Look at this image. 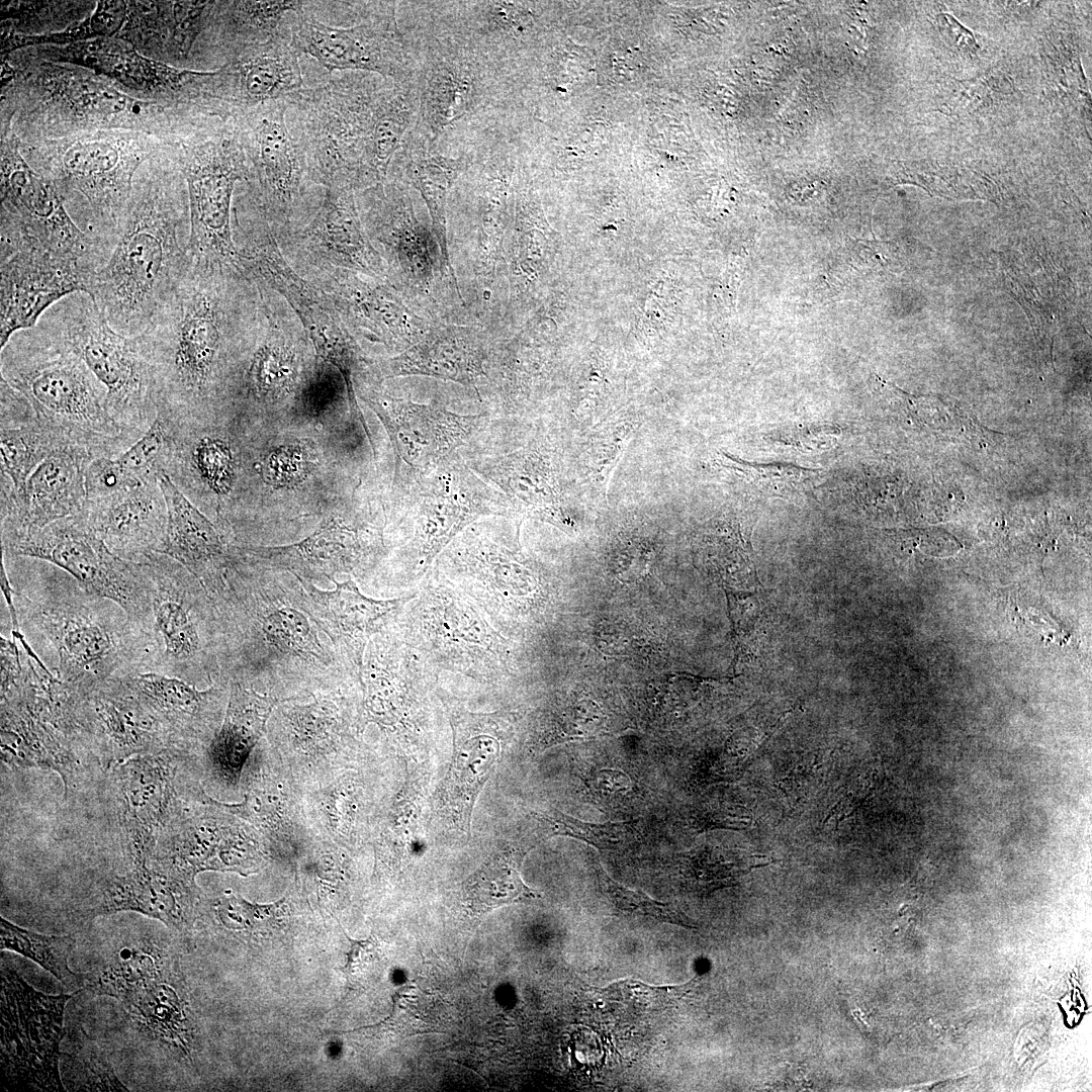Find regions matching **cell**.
Wrapping results in <instances>:
<instances>
[{"label":"cell","instance_id":"obj_30","mask_svg":"<svg viewBox=\"0 0 1092 1092\" xmlns=\"http://www.w3.org/2000/svg\"><path fill=\"white\" fill-rule=\"evenodd\" d=\"M122 677L159 722L170 747L187 752L217 731L221 690L199 691L181 678L151 671Z\"/></svg>","mask_w":1092,"mask_h":1092},{"label":"cell","instance_id":"obj_2","mask_svg":"<svg viewBox=\"0 0 1092 1092\" xmlns=\"http://www.w3.org/2000/svg\"><path fill=\"white\" fill-rule=\"evenodd\" d=\"M284 100L311 182L354 191L386 180L419 110L416 87L366 72L339 74Z\"/></svg>","mask_w":1092,"mask_h":1092},{"label":"cell","instance_id":"obj_40","mask_svg":"<svg viewBox=\"0 0 1092 1092\" xmlns=\"http://www.w3.org/2000/svg\"><path fill=\"white\" fill-rule=\"evenodd\" d=\"M525 851L500 849L492 854L463 883L467 907L475 914H485L504 905L535 900L538 893L521 876Z\"/></svg>","mask_w":1092,"mask_h":1092},{"label":"cell","instance_id":"obj_37","mask_svg":"<svg viewBox=\"0 0 1092 1092\" xmlns=\"http://www.w3.org/2000/svg\"><path fill=\"white\" fill-rule=\"evenodd\" d=\"M275 700L232 684L223 722L207 743L206 761L211 776L234 784L251 750L262 736Z\"/></svg>","mask_w":1092,"mask_h":1092},{"label":"cell","instance_id":"obj_13","mask_svg":"<svg viewBox=\"0 0 1092 1092\" xmlns=\"http://www.w3.org/2000/svg\"><path fill=\"white\" fill-rule=\"evenodd\" d=\"M234 113L251 168L255 210L279 242L306 222L324 187L309 178L287 125L285 100Z\"/></svg>","mask_w":1092,"mask_h":1092},{"label":"cell","instance_id":"obj_56","mask_svg":"<svg viewBox=\"0 0 1092 1092\" xmlns=\"http://www.w3.org/2000/svg\"><path fill=\"white\" fill-rule=\"evenodd\" d=\"M836 431L834 427L828 426L803 428L797 432L792 431L786 443L803 447V449H825L835 442Z\"/></svg>","mask_w":1092,"mask_h":1092},{"label":"cell","instance_id":"obj_22","mask_svg":"<svg viewBox=\"0 0 1092 1092\" xmlns=\"http://www.w3.org/2000/svg\"><path fill=\"white\" fill-rule=\"evenodd\" d=\"M30 58L70 63L102 75L142 98L185 105L196 103L206 72L179 69L150 60L127 41L98 37L70 44L40 47Z\"/></svg>","mask_w":1092,"mask_h":1092},{"label":"cell","instance_id":"obj_10","mask_svg":"<svg viewBox=\"0 0 1092 1092\" xmlns=\"http://www.w3.org/2000/svg\"><path fill=\"white\" fill-rule=\"evenodd\" d=\"M37 326L66 343L107 391L114 422L135 438L158 417L149 362L139 337L114 331L87 292H74L51 306Z\"/></svg>","mask_w":1092,"mask_h":1092},{"label":"cell","instance_id":"obj_23","mask_svg":"<svg viewBox=\"0 0 1092 1092\" xmlns=\"http://www.w3.org/2000/svg\"><path fill=\"white\" fill-rule=\"evenodd\" d=\"M277 243L295 269L335 267L377 276L382 272L364 236L354 190L348 187H324L306 222Z\"/></svg>","mask_w":1092,"mask_h":1092},{"label":"cell","instance_id":"obj_57","mask_svg":"<svg viewBox=\"0 0 1092 1092\" xmlns=\"http://www.w3.org/2000/svg\"><path fill=\"white\" fill-rule=\"evenodd\" d=\"M648 554L642 549H629L620 557L616 575L622 581H633L640 578L646 571Z\"/></svg>","mask_w":1092,"mask_h":1092},{"label":"cell","instance_id":"obj_26","mask_svg":"<svg viewBox=\"0 0 1092 1092\" xmlns=\"http://www.w3.org/2000/svg\"><path fill=\"white\" fill-rule=\"evenodd\" d=\"M304 87L299 55L291 44L288 28L209 72L203 100L241 112L284 100Z\"/></svg>","mask_w":1092,"mask_h":1092},{"label":"cell","instance_id":"obj_46","mask_svg":"<svg viewBox=\"0 0 1092 1092\" xmlns=\"http://www.w3.org/2000/svg\"><path fill=\"white\" fill-rule=\"evenodd\" d=\"M634 427L632 418H618L590 434L582 467L583 474L599 494L606 495L611 474L628 446Z\"/></svg>","mask_w":1092,"mask_h":1092},{"label":"cell","instance_id":"obj_6","mask_svg":"<svg viewBox=\"0 0 1092 1092\" xmlns=\"http://www.w3.org/2000/svg\"><path fill=\"white\" fill-rule=\"evenodd\" d=\"M170 155L188 196L189 259L197 264L242 269L232 221L238 182H252L237 116L221 107H182L168 138Z\"/></svg>","mask_w":1092,"mask_h":1092},{"label":"cell","instance_id":"obj_9","mask_svg":"<svg viewBox=\"0 0 1092 1092\" xmlns=\"http://www.w3.org/2000/svg\"><path fill=\"white\" fill-rule=\"evenodd\" d=\"M436 566L514 642L542 622L551 603L548 581L538 567L502 533L479 524L458 535Z\"/></svg>","mask_w":1092,"mask_h":1092},{"label":"cell","instance_id":"obj_24","mask_svg":"<svg viewBox=\"0 0 1092 1092\" xmlns=\"http://www.w3.org/2000/svg\"><path fill=\"white\" fill-rule=\"evenodd\" d=\"M361 398L385 427L393 447L396 472L418 474L444 462L479 425V416H462L429 404L371 391Z\"/></svg>","mask_w":1092,"mask_h":1092},{"label":"cell","instance_id":"obj_53","mask_svg":"<svg viewBox=\"0 0 1092 1092\" xmlns=\"http://www.w3.org/2000/svg\"><path fill=\"white\" fill-rule=\"evenodd\" d=\"M553 721L557 736L583 737L598 731L602 713L592 701L580 700L563 707Z\"/></svg>","mask_w":1092,"mask_h":1092},{"label":"cell","instance_id":"obj_17","mask_svg":"<svg viewBox=\"0 0 1092 1092\" xmlns=\"http://www.w3.org/2000/svg\"><path fill=\"white\" fill-rule=\"evenodd\" d=\"M1 1064L19 1088L65 1091L59 1072L65 1007L74 994L47 995L10 968L1 971Z\"/></svg>","mask_w":1092,"mask_h":1092},{"label":"cell","instance_id":"obj_39","mask_svg":"<svg viewBox=\"0 0 1092 1092\" xmlns=\"http://www.w3.org/2000/svg\"><path fill=\"white\" fill-rule=\"evenodd\" d=\"M433 148L411 129L394 154L388 172L397 177L402 175L422 191L434 219L440 224L446 193L457 176L470 166L472 151L449 157Z\"/></svg>","mask_w":1092,"mask_h":1092},{"label":"cell","instance_id":"obj_50","mask_svg":"<svg viewBox=\"0 0 1092 1092\" xmlns=\"http://www.w3.org/2000/svg\"><path fill=\"white\" fill-rule=\"evenodd\" d=\"M720 463L761 490L777 495L802 489L819 473L786 463H751L726 453L720 454Z\"/></svg>","mask_w":1092,"mask_h":1092},{"label":"cell","instance_id":"obj_21","mask_svg":"<svg viewBox=\"0 0 1092 1092\" xmlns=\"http://www.w3.org/2000/svg\"><path fill=\"white\" fill-rule=\"evenodd\" d=\"M75 724L79 743L103 772L135 755L170 747L159 722L122 676L79 688Z\"/></svg>","mask_w":1092,"mask_h":1092},{"label":"cell","instance_id":"obj_35","mask_svg":"<svg viewBox=\"0 0 1092 1092\" xmlns=\"http://www.w3.org/2000/svg\"><path fill=\"white\" fill-rule=\"evenodd\" d=\"M486 473L526 514L564 532H575L576 524L563 506L556 473L541 452L509 454L496 460Z\"/></svg>","mask_w":1092,"mask_h":1092},{"label":"cell","instance_id":"obj_18","mask_svg":"<svg viewBox=\"0 0 1092 1092\" xmlns=\"http://www.w3.org/2000/svg\"><path fill=\"white\" fill-rule=\"evenodd\" d=\"M141 563L151 597L150 671L187 681L207 658V604L192 574L173 558L153 553Z\"/></svg>","mask_w":1092,"mask_h":1092},{"label":"cell","instance_id":"obj_11","mask_svg":"<svg viewBox=\"0 0 1092 1092\" xmlns=\"http://www.w3.org/2000/svg\"><path fill=\"white\" fill-rule=\"evenodd\" d=\"M406 37L416 61L418 117L412 130L431 147L452 125L500 112L508 66L472 44L426 27Z\"/></svg>","mask_w":1092,"mask_h":1092},{"label":"cell","instance_id":"obj_48","mask_svg":"<svg viewBox=\"0 0 1092 1092\" xmlns=\"http://www.w3.org/2000/svg\"><path fill=\"white\" fill-rule=\"evenodd\" d=\"M263 630L271 645L308 660L326 661L315 632L300 612L283 608L268 615Z\"/></svg>","mask_w":1092,"mask_h":1092},{"label":"cell","instance_id":"obj_38","mask_svg":"<svg viewBox=\"0 0 1092 1092\" xmlns=\"http://www.w3.org/2000/svg\"><path fill=\"white\" fill-rule=\"evenodd\" d=\"M304 4L305 1H215L207 28L215 34L231 61L288 29V14L296 13Z\"/></svg>","mask_w":1092,"mask_h":1092},{"label":"cell","instance_id":"obj_49","mask_svg":"<svg viewBox=\"0 0 1092 1092\" xmlns=\"http://www.w3.org/2000/svg\"><path fill=\"white\" fill-rule=\"evenodd\" d=\"M63 1077L69 1090L128 1091L116 1077L110 1063L91 1042L85 1041L63 1057Z\"/></svg>","mask_w":1092,"mask_h":1092},{"label":"cell","instance_id":"obj_8","mask_svg":"<svg viewBox=\"0 0 1092 1092\" xmlns=\"http://www.w3.org/2000/svg\"><path fill=\"white\" fill-rule=\"evenodd\" d=\"M400 615L398 633L438 673L502 687L518 673L516 642L499 633L435 565Z\"/></svg>","mask_w":1092,"mask_h":1092},{"label":"cell","instance_id":"obj_27","mask_svg":"<svg viewBox=\"0 0 1092 1092\" xmlns=\"http://www.w3.org/2000/svg\"><path fill=\"white\" fill-rule=\"evenodd\" d=\"M0 719L2 763L10 768L40 767L56 771L62 780L65 799L83 791L102 774L89 770L91 765L85 762H95L94 759L71 737L16 700L1 699Z\"/></svg>","mask_w":1092,"mask_h":1092},{"label":"cell","instance_id":"obj_31","mask_svg":"<svg viewBox=\"0 0 1092 1092\" xmlns=\"http://www.w3.org/2000/svg\"><path fill=\"white\" fill-rule=\"evenodd\" d=\"M453 731L454 754L446 781V797L469 828L476 798L488 780L502 751L500 713H472L446 702Z\"/></svg>","mask_w":1092,"mask_h":1092},{"label":"cell","instance_id":"obj_32","mask_svg":"<svg viewBox=\"0 0 1092 1092\" xmlns=\"http://www.w3.org/2000/svg\"><path fill=\"white\" fill-rule=\"evenodd\" d=\"M158 478L168 510L162 553L184 566L206 592L219 595L229 561L221 533L164 471Z\"/></svg>","mask_w":1092,"mask_h":1092},{"label":"cell","instance_id":"obj_44","mask_svg":"<svg viewBox=\"0 0 1092 1092\" xmlns=\"http://www.w3.org/2000/svg\"><path fill=\"white\" fill-rule=\"evenodd\" d=\"M480 365L471 353L456 345L432 343L417 346L388 361L387 376L426 374L471 383Z\"/></svg>","mask_w":1092,"mask_h":1092},{"label":"cell","instance_id":"obj_52","mask_svg":"<svg viewBox=\"0 0 1092 1092\" xmlns=\"http://www.w3.org/2000/svg\"><path fill=\"white\" fill-rule=\"evenodd\" d=\"M215 911L218 920L225 928L249 934H266L278 930L287 916L282 901L270 905H257L234 894H226L219 898L215 904Z\"/></svg>","mask_w":1092,"mask_h":1092},{"label":"cell","instance_id":"obj_41","mask_svg":"<svg viewBox=\"0 0 1092 1092\" xmlns=\"http://www.w3.org/2000/svg\"><path fill=\"white\" fill-rule=\"evenodd\" d=\"M1 475L6 477L16 494V505L9 516V525L15 527L21 520L26 483L32 472L55 450L71 445L44 428L39 422L1 428Z\"/></svg>","mask_w":1092,"mask_h":1092},{"label":"cell","instance_id":"obj_12","mask_svg":"<svg viewBox=\"0 0 1092 1092\" xmlns=\"http://www.w3.org/2000/svg\"><path fill=\"white\" fill-rule=\"evenodd\" d=\"M11 65V78L21 82L33 100L28 115L43 117L44 125H59L61 132L127 129L149 132L167 130L178 107L160 100L135 98L121 85L79 66L52 62ZM8 82V83H9Z\"/></svg>","mask_w":1092,"mask_h":1092},{"label":"cell","instance_id":"obj_29","mask_svg":"<svg viewBox=\"0 0 1092 1092\" xmlns=\"http://www.w3.org/2000/svg\"><path fill=\"white\" fill-rule=\"evenodd\" d=\"M193 888V880L150 861L136 862L101 881L84 914L95 917L134 911L182 929L192 907Z\"/></svg>","mask_w":1092,"mask_h":1092},{"label":"cell","instance_id":"obj_25","mask_svg":"<svg viewBox=\"0 0 1092 1092\" xmlns=\"http://www.w3.org/2000/svg\"><path fill=\"white\" fill-rule=\"evenodd\" d=\"M476 479L458 465L436 468L418 507L411 579L422 580L451 542L479 517L494 514Z\"/></svg>","mask_w":1092,"mask_h":1092},{"label":"cell","instance_id":"obj_7","mask_svg":"<svg viewBox=\"0 0 1092 1092\" xmlns=\"http://www.w3.org/2000/svg\"><path fill=\"white\" fill-rule=\"evenodd\" d=\"M127 129L80 130L24 145L27 163L58 188L75 223L104 252L113 249L133 178L157 143Z\"/></svg>","mask_w":1092,"mask_h":1092},{"label":"cell","instance_id":"obj_59","mask_svg":"<svg viewBox=\"0 0 1092 1092\" xmlns=\"http://www.w3.org/2000/svg\"><path fill=\"white\" fill-rule=\"evenodd\" d=\"M5 64H6V60H4V62H3L4 68H5ZM4 71H5V70H4ZM3 79H4V73H2V80H3ZM3 84H4V83H3Z\"/></svg>","mask_w":1092,"mask_h":1092},{"label":"cell","instance_id":"obj_19","mask_svg":"<svg viewBox=\"0 0 1092 1092\" xmlns=\"http://www.w3.org/2000/svg\"><path fill=\"white\" fill-rule=\"evenodd\" d=\"M0 347L17 332L33 328L64 297L89 293L94 272L19 233L1 229Z\"/></svg>","mask_w":1092,"mask_h":1092},{"label":"cell","instance_id":"obj_47","mask_svg":"<svg viewBox=\"0 0 1092 1092\" xmlns=\"http://www.w3.org/2000/svg\"><path fill=\"white\" fill-rule=\"evenodd\" d=\"M534 815L549 828L553 835L573 837L599 849H624L635 839V825L632 821L590 823L580 821L556 809L542 810Z\"/></svg>","mask_w":1092,"mask_h":1092},{"label":"cell","instance_id":"obj_1","mask_svg":"<svg viewBox=\"0 0 1092 1092\" xmlns=\"http://www.w3.org/2000/svg\"><path fill=\"white\" fill-rule=\"evenodd\" d=\"M260 299L245 268L189 265L152 326L138 336L149 362L158 417L181 421L223 393Z\"/></svg>","mask_w":1092,"mask_h":1092},{"label":"cell","instance_id":"obj_43","mask_svg":"<svg viewBox=\"0 0 1092 1092\" xmlns=\"http://www.w3.org/2000/svg\"><path fill=\"white\" fill-rule=\"evenodd\" d=\"M123 1004L153 1036L186 1049L185 1003L167 980L147 987Z\"/></svg>","mask_w":1092,"mask_h":1092},{"label":"cell","instance_id":"obj_45","mask_svg":"<svg viewBox=\"0 0 1092 1092\" xmlns=\"http://www.w3.org/2000/svg\"><path fill=\"white\" fill-rule=\"evenodd\" d=\"M0 948L15 951L39 965L67 988L81 983L69 967L68 960L75 946L69 935H46L24 929L1 917Z\"/></svg>","mask_w":1092,"mask_h":1092},{"label":"cell","instance_id":"obj_51","mask_svg":"<svg viewBox=\"0 0 1092 1092\" xmlns=\"http://www.w3.org/2000/svg\"><path fill=\"white\" fill-rule=\"evenodd\" d=\"M595 869L603 892L617 911L651 917L686 928L697 927L694 921L671 903L658 902L640 891L620 885L610 878L600 863H597Z\"/></svg>","mask_w":1092,"mask_h":1092},{"label":"cell","instance_id":"obj_33","mask_svg":"<svg viewBox=\"0 0 1092 1092\" xmlns=\"http://www.w3.org/2000/svg\"><path fill=\"white\" fill-rule=\"evenodd\" d=\"M297 578L331 636L339 638L346 646L362 684L363 654L369 639L397 623L405 606L417 596V588L398 598L376 600L363 595L352 579L344 582L333 580L335 589L326 592L303 578Z\"/></svg>","mask_w":1092,"mask_h":1092},{"label":"cell","instance_id":"obj_15","mask_svg":"<svg viewBox=\"0 0 1092 1092\" xmlns=\"http://www.w3.org/2000/svg\"><path fill=\"white\" fill-rule=\"evenodd\" d=\"M185 753L167 747L135 755L101 775L105 813L127 867L150 861L162 834L181 815L177 778Z\"/></svg>","mask_w":1092,"mask_h":1092},{"label":"cell","instance_id":"obj_16","mask_svg":"<svg viewBox=\"0 0 1092 1092\" xmlns=\"http://www.w3.org/2000/svg\"><path fill=\"white\" fill-rule=\"evenodd\" d=\"M305 4L289 24L291 44L299 56H310L330 74L366 72L416 87V61L397 22V2H369L350 26L325 23Z\"/></svg>","mask_w":1092,"mask_h":1092},{"label":"cell","instance_id":"obj_28","mask_svg":"<svg viewBox=\"0 0 1092 1092\" xmlns=\"http://www.w3.org/2000/svg\"><path fill=\"white\" fill-rule=\"evenodd\" d=\"M80 514L122 559L141 563L164 549L168 510L158 477L104 497L86 499Z\"/></svg>","mask_w":1092,"mask_h":1092},{"label":"cell","instance_id":"obj_20","mask_svg":"<svg viewBox=\"0 0 1092 1092\" xmlns=\"http://www.w3.org/2000/svg\"><path fill=\"white\" fill-rule=\"evenodd\" d=\"M19 139L4 131L1 144V218L42 247L75 259L94 273L106 257L72 219L49 178L21 156Z\"/></svg>","mask_w":1092,"mask_h":1092},{"label":"cell","instance_id":"obj_4","mask_svg":"<svg viewBox=\"0 0 1092 1092\" xmlns=\"http://www.w3.org/2000/svg\"><path fill=\"white\" fill-rule=\"evenodd\" d=\"M144 164L89 292L110 327L126 337L148 331L189 265L184 178L172 159Z\"/></svg>","mask_w":1092,"mask_h":1092},{"label":"cell","instance_id":"obj_36","mask_svg":"<svg viewBox=\"0 0 1092 1092\" xmlns=\"http://www.w3.org/2000/svg\"><path fill=\"white\" fill-rule=\"evenodd\" d=\"M369 544L359 533L338 521H331L301 542L279 547L246 548L253 557L285 566L295 576H325L332 581L337 572L358 567L369 553Z\"/></svg>","mask_w":1092,"mask_h":1092},{"label":"cell","instance_id":"obj_55","mask_svg":"<svg viewBox=\"0 0 1092 1092\" xmlns=\"http://www.w3.org/2000/svg\"><path fill=\"white\" fill-rule=\"evenodd\" d=\"M1 692L13 686L23 673L21 649L15 638L0 637Z\"/></svg>","mask_w":1092,"mask_h":1092},{"label":"cell","instance_id":"obj_5","mask_svg":"<svg viewBox=\"0 0 1092 1092\" xmlns=\"http://www.w3.org/2000/svg\"><path fill=\"white\" fill-rule=\"evenodd\" d=\"M0 373L26 397L41 426L93 458H115L138 440L110 417L106 388L85 362L37 325L1 348Z\"/></svg>","mask_w":1092,"mask_h":1092},{"label":"cell","instance_id":"obj_58","mask_svg":"<svg viewBox=\"0 0 1092 1092\" xmlns=\"http://www.w3.org/2000/svg\"><path fill=\"white\" fill-rule=\"evenodd\" d=\"M0 585H1V593L3 595L5 605L7 607L8 612H9L11 632H21L19 621H18V616H17V610H16V606H15V602H14V593H15V590H14V588L12 586V583H11L9 575H8L7 568H6L5 563L3 561L1 563Z\"/></svg>","mask_w":1092,"mask_h":1092},{"label":"cell","instance_id":"obj_14","mask_svg":"<svg viewBox=\"0 0 1092 1092\" xmlns=\"http://www.w3.org/2000/svg\"><path fill=\"white\" fill-rule=\"evenodd\" d=\"M1 548L5 555L58 566L87 592L115 602L131 621L149 632L151 597L143 564L114 554L81 514L1 539Z\"/></svg>","mask_w":1092,"mask_h":1092},{"label":"cell","instance_id":"obj_3","mask_svg":"<svg viewBox=\"0 0 1092 1092\" xmlns=\"http://www.w3.org/2000/svg\"><path fill=\"white\" fill-rule=\"evenodd\" d=\"M20 629L61 680L80 688L149 672V636L115 602L49 562L2 554Z\"/></svg>","mask_w":1092,"mask_h":1092},{"label":"cell","instance_id":"obj_54","mask_svg":"<svg viewBox=\"0 0 1092 1092\" xmlns=\"http://www.w3.org/2000/svg\"><path fill=\"white\" fill-rule=\"evenodd\" d=\"M346 937L350 941V948L347 962L340 970L344 973L349 988H361L369 982L379 963L377 941L373 935L365 940L351 939L347 934Z\"/></svg>","mask_w":1092,"mask_h":1092},{"label":"cell","instance_id":"obj_34","mask_svg":"<svg viewBox=\"0 0 1092 1092\" xmlns=\"http://www.w3.org/2000/svg\"><path fill=\"white\" fill-rule=\"evenodd\" d=\"M92 459L87 450L75 445L55 450L28 478L21 520L15 528L1 531V539L80 514L86 500V469Z\"/></svg>","mask_w":1092,"mask_h":1092},{"label":"cell","instance_id":"obj_42","mask_svg":"<svg viewBox=\"0 0 1092 1092\" xmlns=\"http://www.w3.org/2000/svg\"><path fill=\"white\" fill-rule=\"evenodd\" d=\"M165 962L152 945L121 947L93 975L85 988L124 1002L147 987L167 980Z\"/></svg>","mask_w":1092,"mask_h":1092}]
</instances>
